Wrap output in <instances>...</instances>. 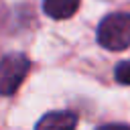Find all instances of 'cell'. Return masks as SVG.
Here are the masks:
<instances>
[{
    "label": "cell",
    "instance_id": "6da1fadb",
    "mask_svg": "<svg viewBox=\"0 0 130 130\" xmlns=\"http://www.w3.org/2000/svg\"><path fill=\"white\" fill-rule=\"evenodd\" d=\"M100 47L106 51H124L130 47V12L106 14L95 30Z\"/></svg>",
    "mask_w": 130,
    "mask_h": 130
},
{
    "label": "cell",
    "instance_id": "7a4b0ae2",
    "mask_svg": "<svg viewBox=\"0 0 130 130\" xmlns=\"http://www.w3.org/2000/svg\"><path fill=\"white\" fill-rule=\"evenodd\" d=\"M30 71V59L24 53H6L0 59V95H12Z\"/></svg>",
    "mask_w": 130,
    "mask_h": 130
},
{
    "label": "cell",
    "instance_id": "3957f363",
    "mask_svg": "<svg viewBox=\"0 0 130 130\" xmlns=\"http://www.w3.org/2000/svg\"><path fill=\"white\" fill-rule=\"evenodd\" d=\"M77 114L71 110H53L39 118L35 130H75Z\"/></svg>",
    "mask_w": 130,
    "mask_h": 130
},
{
    "label": "cell",
    "instance_id": "277c9868",
    "mask_svg": "<svg viewBox=\"0 0 130 130\" xmlns=\"http://www.w3.org/2000/svg\"><path fill=\"white\" fill-rule=\"evenodd\" d=\"M79 4L81 0H43V12L53 20H65L77 12Z\"/></svg>",
    "mask_w": 130,
    "mask_h": 130
},
{
    "label": "cell",
    "instance_id": "5b68a950",
    "mask_svg": "<svg viewBox=\"0 0 130 130\" xmlns=\"http://www.w3.org/2000/svg\"><path fill=\"white\" fill-rule=\"evenodd\" d=\"M114 77L118 83L122 85H130V59L128 61H120L114 69Z\"/></svg>",
    "mask_w": 130,
    "mask_h": 130
},
{
    "label": "cell",
    "instance_id": "8992f818",
    "mask_svg": "<svg viewBox=\"0 0 130 130\" xmlns=\"http://www.w3.org/2000/svg\"><path fill=\"white\" fill-rule=\"evenodd\" d=\"M95 130H130L128 124H120V122H110V124H102Z\"/></svg>",
    "mask_w": 130,
    "mask_h": 130
}]
</instances>
